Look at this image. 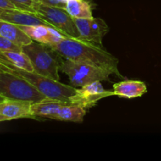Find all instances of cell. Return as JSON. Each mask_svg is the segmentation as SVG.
<instances>
[{
    "mask_svg": "<svg viewBox=\"0 0 161 161\" xmlns=\"http://www.w3.org/2000/svg\"><path fill=\"white\" fill-rule=\"evenodd\" d=\"M91 42L102 46V41L104 36L108 33V27L106 22L102 18L92 17L91 24Z\"/></svg>",
    "mask_w": 161,
    "mask_h": 161,
    "instance_id": "cell-17",
    "label": "cell"
},
{
    "mask_svg": "<svg viewBox=\"0 0 161 161\" xmlns=\"http://www.w3.org/2000/svg\"><path fill=\"white\" fill-rule=\"evenodd\" d=\"M8 120H9V119H8L7 117H6V116L0 114V122H3V121H8Z\"/></svg>",
    "mask_w": 161,
    "mask_h": 161,
    "instance_id": "cell-23",
    "label": "cell"
},
{
    "mask_svg": "<svg viewBox=\"0 0 161 161\" xmlns=\"http://www.w3.org/2000/svg\"><path fill=\"white\" fill-rule=\"evenodd\" d=\"M20 28L36 42L44 44L56 43L62 38L68 37L62 33L45 25H19Z\"/></svg>",
    "mask_w": 161,
    "mask_h": 161,
    "instance_id": "cell-9",
    "label": "cell"
},
{
    "mask_svg": "<svg viewBox=\"0 0 161 161\" xmlns=\"http://www.w3.org/2000/svg\"><path fill=\"white\" fill-rule=\"evenodd\" d=\"M50 46L64 59L91 64L123 77L118 69L119 60L102 46L72 37H64Z\"/></svg>",
    "mask_w": 161,
    "mask_h": 161,
    "instance_id": "cell-1",
    "label": "cell"
},
{
    "mask_svg": "<svg viewBox=\"0 0 161 161\" xmlns=\"http://www.w3.org/2000/svg\"><path fill=\"white\" fill-rule=\"evenodd\" d=\"M68 102L58 99L45 97L42 100L31 103V114L33 119L36 117H44L54 119L61 107Z\"/></svg>",
    "mask_w": 161,
    "mask_h": 161,
    "instance_id": "cell-11",
    "label": "cell"
},
{
    "mask_svg": "<svg viewBox=\"0 0 161 161\" xmlns=\"http://www.w3.org/2000/svg\"><path fill=\"white\" fill-rule=\"evenodd\" d=\"M0 20H4L17 25H45L54 28L53 25L36 13L19 9H0Z\"/></svg>",
    "mask_w": 161,
    "mask_h": 161,
    "instance_id": "cell-8",
    "label": "cell"
},
{
    "mask_svg": "<svg viewBox=\"0 0 161 161\" xmlns=\"http://www.w3.org/2000/svg\"><path fill=\"white\" fill-rule=\"evenodd\" d=\"M113 87L114 95L127 99L141 97L147 92L146 83L138 80H124L114 83Z\"/></svg>",
    "mask_w": 161,
    "mask_h": 161,
    "instance_id": "cell-12",
    "label": "cell"
},
{
    "mask_svg": "<svg viewBox=\"0 0 161 161\" xmlns=\"http://www.w3.org/2000/svg\"><path fill=\"white\" fill-rule=\"evenodd\" d=\"M0 69L20 76L29 82L47 97L58 99L69 102V97L74 95L77 91L75 86L60 83L58 80L43 76L36 72H30L14 65L0 61Z\"/></svg>",
    "mask_w": 161,
    "mask_h": 161,
    "instance_id": "cell-2",
    "label": "cell"
},
{
    "mask_svg": "<svg viewBox=\"0 0 161 161\" xmlns=\"http://www.w3.org/2000/svg\"><path fill=\"white\" fill-rule=\"evenodd\" d=\"M60 71L69 77L71 85L75 87H82L96 81H109L112 75L101 68L69 59L61 61Z\"/></svg>",
    "mask_w": 161,
    "mask_h": 161,
    "instance_id": "cell-5",
    "label": "cell"
},
{
    "mask_svg": "<svg viewBox=\"0 0 161 161\" xmlns=\"http://www.w3.org/2000/svg\"><path fill=\"white\" fill-rule=\"evenodd\" d=\"M0 95L6 99L27 101L32 103L47 97L27 80L1 69Z\"/></svg>",
    "mask_w": 161,
    "mask_h": 161,
    "instance_id": "cell-4",
    "label": "cell"
},
{
    "mask_svg": "<svg viewBox=\"0 0 161 161\" xmlns=\"http://www.w3.org/2000/svg\"><path fill=\"white\" fill-rule=\"evenodd\" d=\"M33 8L36 14L63 35L72 38L80 36L74 18L64 9L45 5L36 0H35Z\"/></svg>",
    "mask_w": 161,
    "mask_h": 161,
    "instance_id": "cell-6",
    "label": "cell"
},
{
    "mask_svg": "<svg viewBox=\"0 0 161 161\" xmlns=\"http://www.w3.org/2000/svg\"><path fill=\"white\" fill-rule=\"evenodd\" d=\"M19 10L36 13L33 8L35 0H9Z\"/></svg>",
    "mask_w": 161,
    "mask_h": 161,
    "instance_id": "cell-19",
    "label": "cell"
},
{
    "mask_svg": "<svg viewBox=\"0 0 161 161\" xmlns=\"http://www.w3.org/2000/svg\"><path fill=\"white\" fill-rule=\"evenodd\" d=\"M36 1L45 5H48V6L65 9L66 4L69 0H36Z\"/></svg>",
    "mask_w": 161,
    "mask_h": 161,
    "instance_id": "cell-21",
    "label": "cell"
},
{
    "mask_svg": "<svg viewBox=\"0 0 161 161\" xmlns=\"http://www.w3.org/2000/svg\"><path fill=\"white\" fill-rule=\"evenodd\" d=\"M113 95H114L113 91L105 90L100 81H96L77 89L75 94L69 97V102L88 109L95 105L98 101Z\"/></svg>",
    "mask_w": 161,
    "mask_h": 161,
    "instance_id": "cell-7",
    "label": "cell"
},
{
    "mask_svg": "<svg viewBox=\"0 0 161 161\" xmlns=\"http://www.w3.org/2000/svg\"><path fill=\"white\" fill-rule=\"evenodd\" d=\"M4 99H6V98H4V97H2V96L0 95V102H1V101H3V100H4Z\"/></svg>",
    "mask_w": 161,
    "mask_h": 161,
    "instance_id": "cell-24",
    "label": "cell"
},
{
    "mask_svg": "<svg viewBox=\"0 0 161 161\" xmlns=\"http://www.w3.org/2000/svg\"><path fill=\"white\" fill-rule=\"evenodd\" d=\"M0 36L7 38L21 47L33 42L19 25L4 20H0Z\"/></svg>",
    "mask_w": 161,
    "mask_h": 161,
    "instance_id": "cell-13",
    "label": "cell"
},
{
    "mask_svg": "<svg viewBox=\"0 0 161 161\" xmlns=\"http://www.w3.org/2000/svg\"><path fill=\"white\" fill-rule=\"evenodd\" d=\"M0 50H12V51H22V47L14 43L9 39L0 36Z\"/></svg>",
    "mask_w": 161,
    "mask_h": 161,
    "instance_id": "cell-20",
    "label": "cell"
},
{
    "mask_svg": "<svg viewBox=\"0 0 161 161\" xmlns=\"http://www.w3.org/2000/svg\"><path fill=\"white\" fill-rule=\"evenodd\" d=\"M73 18L80 34V36L77 39L91 42V24L92 18H77V17H73Z\"/></svg>",
    "mask_w": 161,
    "mask_h": 161,
    "instance_id": "cell-18",
    "label": "cell"
},
{
    "mask_svg": "<svg viewBox=\"0 0 161 161\" xmlns=\"http://www.w3.org/2000/svg\"><path fill=\"white\" fill-rule=\"evenodd\" d=\"M32 102L27 101L4 99L0 102V114L9 120L21 118H32L31 105Z\"/></svg>",
    "mask_w": 161,
    "mask_h": 161,
    "instance_id": "cell-10",
    "label": "cell"
},
{
    "mask_svg": "<svg viewBox=\"0 0 161 161\" xmlns=\"http://www.w3.org/2000/svg\"><path fill=\"white\" fill-rule=\"evenodd\" d=\"M65 9L72 17L92 18V8L87 0H69Z\"/></svg>",
    "mask_w": 161,
    "mask_h": 161,
    "instance_id": "cell-16",
    "label": "cell"
},
{
    "mask_svg": "<svg viewBox=\"0 0 161 161\" xmlns=\"http://www.w3.org/2000/svg\"><path fill=\"white\" fill-rule=\"evenodd\" d=\"M86 113V109L76 104L66 103L63 105L53 119L60 121L82 123Z\"/></svg>",
    "mask_w": 161,
    "mask_h": 161,
    "instance_id": "cell-14",
    "label": "cell"
},
{
    "mask_svg": "<svg viewBox=\"0 0 161 161\" xmlns=\"http://www.w3.org/2000/svg\"><path fill=\"white\" fill-rule=\"evenodd\" d=\"M0 9H17L9 0H0Z\"/></svg>",
    "mask_w": 161,
    "mask_h": 161,
    "instance_id": "cell-22",
    "label": "cell"
},
{
    "mask_svg": "<svg viewBox=\"0 0 161 161\" xmlns=\"http://www.w3.org/2000/svg\"><path fill=\"white\" fill-rule=\"evenodd\" d=\"M28 57L34 72L52 80H60L59 71L62 57L48 44L34 42L22 47Z\"/></svg>",
    "mask_w": 161,
    "mask_h": 161,
    "instance_id": "cell-3",
    "label": "cell"
},
{
    "mask_svg": "<svg viewBox=\"0 0 161 161\" xmlns=\"http://www.w3.org/2000/svg\"><path fill=\"white\" fill-rule=\"evenodd\" d=\"M0 61L30 72L34 71L29 58L23 51L0 50Z\"/></svg>",
    "mask_w": 161,
    "mask_h": 161,
    "instance_id": "cell-15",
    "label": "cell"
}]
</instances>
